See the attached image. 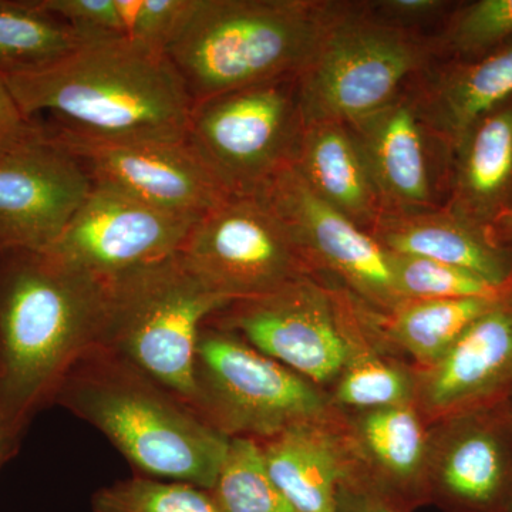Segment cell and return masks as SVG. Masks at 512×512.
Returning a JSON list of instances; mask_svg holds the SVG:
<instances>
[{"mask_svg": "<svg viewBox=\"0 0 512 512\" xmlns=\"http://www.w3.org/2000/svg\"><path fill=\"white\" fill-rule=\"evenodd\" d=\"M177 254L229 302L316 276L285 225L256 194H229L192 224Z\"/></svg>", "mask_w": 512, "mask_h": 512, "instance_id": "obj_9", "label": "cell"}, {"mask_svg": "<svg viewBox=\"0 0 512 512\" xmlns=\"http://www.w3.org/2000/svg\"><path fill=\"white\" fill-rule=\"evenodd\" d=\"M293 168L309 188L357 227L370 232L383 204L356 138L346 124H309Z\"/></svg>", "mask_w": 512, "mask_h": 512, "instance_id": "obj_24", "label": "cell"}, {"mask_svg": "<svg viewBox=\"0 0 512 512\" xmlns=\"http://www.w3.org/2000/svg\"><path fill=\"white\" fill-rule=\"evenodd\" d=\"M394 288L402 301L410 299L505 298L512 292L473 272L423 258L389 252Z\"/></svg>", "mask_w": 512, "mask_h": 512, "instance_id": "obj_29", "label": "cell"}, {"mask_svg": "<svg viewBox=\"0 0 512 512\" xmlns=\"http://www.w3.org/2000/svg\"><path fill=\"white\" fill-rule=\"evenodd\" d=\"M194 384L192 410L228 440H265L301 424L345 419L322 387L207 322Z\"/></svg>", "mask_w": 512, "mask_h": 512, "instance_id": "obj_7", "label": "cell"}, {"mask_svg": "<svg viewBox=\"0 0 512 512\" xmlns=\"http://www.w3.org/2000/svg\"><path fill=\"white\" fill-rule=\"evenodd\" d=\"M99 343L170 390L192 409L198 336L227 306L175 254L104 282Z\"/></svg>", "mask_w": 512, "mask_h": 512, "instance_id": "obj_5", "label": "cell"}, {"mask_svg": "<svg viewBox=\"0 0 512 512\" xmlns=\"http://www.w3.org/2000/svg\"><path fill=\"white\" fill-rule=\"evenodd\" d=\"M507 298L410 299L389 312L369 308V316L386 348L421 369L437 362L478 318Z\"/></svg>", "mask_w": 512, "mask_h": 512, "instance_id": "obj_25", "label": "cell"}, {"mask_svg": "<svg viewBox=\"0 0 512 512\" xmlns=\"http://www.w3.org/2000/svg\"><path fill=\"white\" fill-rule=\"evenodd\" d=\"M50 137L82 163L94 184L123 192L165 214L197 221L234 194L187 140L97 143Z\"/></svg>", "mask_w": 512, "mask_h": 512, "instance_id": "obj_14", "label": "cell"}, {"mask_svg": "<svg viewBox=\"0 0 512 512\" xmlns=\"http://www.w3.org/2000/svg\"><path fill=\"white\" fill-rule=\"evenodd\" d=\"M439 62L430 33L386 25L348 2L298 76L305 127L350 124L383 109Z\"/></svg>", "mask_w": 512, "mask_h": 512, "instance_id": "obj_6", "label": "cell"}, {"mask_svg": "<svg viewBox=\"0 0 512 512\" xmlns=\"http://www.w3.org/2000/svg\"><path fill=\"white\" fill-rule=\"evenodd\" d=\"M370 234L386 251L456 266L512 292V244L447 208L383 214Z\"/></svg>", "mask_w": 512, "mask_h": 512, "instance_id": "obj_23", "label": "cell"}, {"mask_svg": "<svg viewBox=\"0 0 512 512\" xmlns=\"http://www.w3.org/2000/svg\"><path fill=\"white\" fill-rule=\"evenodd\" d=\"M19 450V446L10 441L9 437L6 436L5 430L0 426V467L3 464L8 463L13 454Z\"/></svg>", "mask_w": 512, "mask_h": 512, "instance_id": "obj_36", "label": "cell"}, {"mask_svg": "<svg viewBox=\"0 0 512 512\" xmlns=\"http://www.w3.org/2000/svg\"><path fill=\"white\" fill-rule=\"evenodd\" d=\"M87 42L39 5V0H0V76L35 72Z\"/></svg>", "mask_w": 512, "mask_h": 512, "instance_id": "obj_26", "label": "cell"}, {"mask_svg": "<svg viewBox=\"0 0 512 512\" xmlns=\"http://www.w3.org/2000/svg\"><path fill=\"white\" fill-rule=\"evenodd\" d=\"M33 130L35 126L23 116L18 103L0 77V154L25 140Z\"/></svg>", "mask_w": 512, "mask_h": 512, "instance_id": "obj_34", "label": "cell"}, {"mask_svg": "<svg viewBox=\"0 0 512 512\" xmlns=\"http://www.w3.org/2000/svg\"><path fill=\"white\" fill-rule=\"evenodd\" d=\"M430 504L443 512H503L512 484V403L430 426Z\"/></svg>", "mask_w": 512, "mask_h": 512, "instance_id": "obj_15", "label": "cell"}, {"mask_svg": "<svg viewBox=\"0 0 512 512\" xmlns=\"http://www.w3.org/2000/svg\"><path fill=\"white\" fill-rule=\"evenodd\" d=\"M339 512H403L386 503L370 490L362 478L357 476L356 470L350 474L348 480L340 488Z\"/></svg>", "mask_w": 512, "mask_h": 512, "instance_id": "obj_35", "label": "cell"}, {"mask_svg": "<svg viewBox=\"0 0 512 512\" xmlns=\"http://www.w3.org/2000/svg\"><path fill=\"white\" fill-rule=\"evenodd\" d=\"M335 295L346 356L328 392L332 403L343 413L414 404V367L386 348L365 302L336 281Z\"/></svg>", "mask_w": 512, "mask_h": 512, "instance_id": "obj_22", "label": "cell"}, {"mask_svg": "<svg viewBox=\"0 0 512 512\" xmlns=\"http://www.w3.org/2000/svg\"><path fill=\"white\" fill-rule=\"evenodd\" d=\"M255 194L285 225L313 274L339 282L376 312L403 302L394 288L389 251L320 200L295 168L276 174Z\"/></svg>", "mask_w": 512, "mask_h": 512, "instance_id": "obj_11", "label": "cell"}, {"mask_svg": "<svg viewBox=\"0 0 512 512\" xmlns=\"http://www.w3.org/2000/svg\"><path fill=\"white\" fill-rule=\"evenodd\" d=\"M92 188L82 163L35 126L0 154V252L46 251Z\"/></svg>", "mask_w": 512, "mask_h": 512, "instance_id": "obj_13", "label": "cell"}, {"mask_svg": "<svg viewBox=\"0 0 512 512\" xmlns=\"http://www.w3.org/2000/svg\"><path fill=\"white\" fill-rule=\"evenodd\" d=\"M431 35L439 62H460L487 55L512 40V0L456 3Z\"/></svg>", "mask_w": 512, "mask_h": 512, "instance_id": "obj_28", "label": "cell"}, {"mask_svg": "<svg viewBox=\"0 0 512 512\" xmlns=\"http://www.w3.org/2000/svg\"><path fill=\"white\" fill-rule=\"evenodd\" d=\"M194 222L93 183L82 207L43 252L107 282L177 254Z\"/></svg>", "mask_w": 512, "mask_h": 512, "instance_id": "obj_12", "label": "cell"}, {"mask_svg": "<svg viewBox=\"0 0 512 512\" xmlns=\"http://www.w3.org/2000/svg\"><path fill=\"white\" fill-rule=\"evenodd\" d=\"M104 303V282L46 252H0V426L16 446L99 343Z\"/></svg>", "mask_w": 512, "mask_h": 512, "instance_id": "obj_2", "label": "cell"}, {"mask_svg": "<svg viewBox=\"0 0 512 512\" xmlns=\"http://www.w3.org/2000/svg\"><path fill=\"white\" fill-rule=\"evenodd\" d=\"M57 406L92 424L140 476L211 490L228 439L143 370L96 345L63 377Z\"/></svg>", "mask_w": 512, "mask_h": 512, "instance_id": "obj_3", "label": "cell"}, {"mask_svg": "<svg viewBox=\"0 0 512 512\" xmlns=\"http://www.w3.org/2000/svg\"><path fill=\"white\" fill-rule=\"evenodd\" d=\"M500 239L505 242V244H512V220L508 222L503 231H501Z\"/></svg>", "mask_w": 512, "mask_h": 512, "instance_id": "obj_37", "label": "cell"}, {"mask_svg": "<svg viewBox=\"0 0 512 512\" xmlns=\"http://www.w3.org/2000/svg\"><path fill=\"white\" fill-rule=\"evenodd\" d=\"M444 208L500 241L512 220V97L480 117L457 141Z\"/></svg>", "mask_w": 512, "mask_h": 512, "instance_id": "obj_19", "label": "cell"}, {"mask_svg": "<svg viewBox=\"0 0 512 512\" xmlns=\"http://www.w3.org/2000/svg\"><path fill=\"white\" fill-rule=\"evenodd\" d=\"M305 131L298 76L194 103L187 141L234 194H255L293 167Z\"/></svg>", "mask_w": 512, "mask_h": 512, "instance_id": "obj_8", "label": "cell"}, {"mask_svg": "<svg viewBox=\"0 0 512 512\" xmlns=\"http://www.w3.org/2000/svg\"><path fill=\"white\" fill-rule=\"evenodd\" d=\"M348 2L191 0L165 47L194 103L299 76Z\"/></svg>", "mask_w": 512, "mask_h": 512, "instance_id": "obj_4", "label": "cell"}, {"mask_svg": "<svg viewBox=\"0 0 512 512\" xmlns=\"http://www.w3.org/2000/svg\"><path fill=\"white\" fill-rule=\"evenodd\" d=\"M32 123L97 143L187 140L194 101L165 52L126 36L87 40L35 72L0 76ZM35 126V124H33Z\"/></svg>", "mask_w": 512, "mask_h": 512, "instance_id": "obj_1", "label": "cell"}, {"mask_svg": "<svg viewBox=\"0 0 512 512\" xmlns=\"http://www.w3.org/2000/svg\"><path fill=\"white\" fill-rule=\"evenodd\" d=\"M416 373L426 423L508 402L512 394V296L478 318L437 362Z\"/></svg>", "mask_w": 512, "mask_h": 512, "instance_id": "obj_17", "label": "cell"}, {"mask_svg": "<svg viewBox=\"0 0 512 512\" xmlns=\"http://www.w3.org/2000/svg\"><path fill=\"white\" fill-rule=\"evenodd\" d=\"M370 16L386 23L414 32L433 33L446 20L456 3L446 0H377L363 2ZM431 35V33H430Z\"/></svg>", "mask_w": 512, "mask_h": 512, "instance_id": "obj_33", "label": "cell"}, {"mask_svg": "<svg viewBox=\"0 0 512 512\" xmlns=\"http://www.w3.org/2000/svg\"><path fill=\"white\" fill-rule=\"evenodd\" d=\"M409 90L430 133L453 153L468 128L511 99L512 40L477 59L431 64Z\"/></svg>", "mask_w": 512, "mask_h": 512, "instance_id": "obj_20", "label": "cell"}, {"mask_svg": "<svg viewBox=\"0 0 512 512\" xmlns=\"http://www.w3.org/2000/svg\"><path fill=\"white\" fill-rule=\"evenodd\" d=\"M510 400H511V403H512V394H511V399Z\"/></svg>", "mask_w": 512, "mask_h": 512, "instance_id": "obj_39", "label": "cell"}, {"mask_svg": "<svg viewBox=\"0 0 512 512\" xmlns=\"http://www.w3.org/2000/svg\"><path fill=\"white\" fill-rule=\"evenodd\" d=\"M346 126L365 157L383 214H414L446 205L451 151L421 120L409 86L383 109Z\"/></svg>", "mask_w": 512, "mask_h": 512, "instance_id": "obj_16", "label": "cell"}, {"mask_svg": "<svg viewBox=\"0 0 512 512\" xmlns=\"http://www.w3.org/2000/svg\"><path fill=\"white\" fill-rule=\"evenodd\" d=\"M191 0H119L124 36L165 52Z\"/></svg>", "mask_w": 512, "mask_h": 512, "instance_id": "obj_31", "label": "cell"}, {"mask_svg": "<svg viewBox=\"0 0 512 512\" xmlns=\"http://www.w3.org/2000/svg\"><path fill=\"white\" fill-rule=\"evenodd\" d=\"M503 512H512V484L510 494H508L507 503H505Z\"/></svg>", "mask_w": 512, "mask_h": 512, "instance_id": "obj_38", "label": "cell"}, {"mask_svg": "<svg viewBox=\"0 0 512 512\" xmlns=\"http://www.w3.org/2000/svg\"><path fill=\"white\" fill-rule=\"evenodd\" d=\"M92 505L94 512H220L207 490L144 476L100 488Z\"/></svg>", "mask_w": 512, "mask_h": 512, "instance_id": "obj_30", "label": "cell"}, {"mask_svg": "<svg viewBox=\"0 0 512 512\" xmlns=\"http://www.w3.org/2000/svg\"><path fill=\"white\" fill-rule=\"evenodd\" d=\"M356 474L403 512L430 504V426L414 404L345 413Z\"/></svg>", "mask_w": 512, "mask_h": 512, "instance_id": "obj_18", "label": "cell"}, {"mask_svg": "<svg viewBox=\"0 0 512 512\" xmlns=\"http://www.w3.org/2000/svg\"><path fill=\"white\" fill-rule=\"evenodd\" d=\"M258 443L272 480L293 511L339 512L340 488L356 466L346 414L336 423L301 424Z\"/></svg>", "mask_w": 512, "mask_h": 512, "instance_id": "obj_21", "label": "cell"}, {"mask_svg": "<svg viewBox=\"0 0 512 512\" xmlns=\"http://www.w3.org/2000/svg\"><path fill=\"white\" fill-rule=\"evenodd\" d=\"M208 493L220 512H295L272 480L261 444L252 439L228 441Z\"/></svg>", "mask_w": 512, "mask_h": 512, "instance_id": "obj_27", "label": "cell"}, {"mask_svg": "<svg viewBox=\"0 0 512 512\" xmlns=\"http://www.w3.org/2000/svg\"><path fill=\"white\" fill-rule=\"evenodd\" d=\"M39 5L84 39L124 36L119 0H39Z\"/></svg>", "mask_w": 512, "mask_h": 512, "instance_id": "obj_32", "label": "cell"}, {"mask_svg": "<svg viewBox=\"0 0 512 512\" xmlns=\"http://www.w3.org/2000/svg\"><path fill=\"white\" fill-rule=\"evenodd\" d=\"M207 323L229 330L329 392L345 365L335 281L303 276L278 291L229 302Z\"/></svg>", "mask_w": 512, "mask_h": 512, "instance_id": "obj_10", "label": "cell"}]
</instances>
